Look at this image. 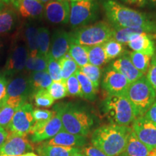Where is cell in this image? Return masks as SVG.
Listing matches in <instances>:
<instances>
[{
  "label": "cell",
  "mask_w": 156,
  "mask_h": 156,
  "mask_svg": "<svg viewBox=\"0 0 156 156\" xmlns=\"http://www.w3.org/2000/svg\"><path fill=\"white\" fill-rule=\"evenodd\" d=\"M103 7L114 28H142L147 29L151 34H156V23L147 15L115 0H105Z\"/></svg>",
  "instance_id": "6da1fadb"
},
{
  "label": "cell",
  "mask_w": 156,
  "mask_h": 156,
  "mask_svg": "<svg viewBox=\"0 0 156 156\" xmlns=\"http://www.w3.org/2000/svg\"><path fill=\"white\" fill-rule=\"evenodd\" d=\"M132 128L114 124L99 126L91 136V144L108 156H120L124 153Z\"/></svg>",
  "instance_id": "7a4b0ae2"
},
{
  "label": "cell",
  "mask_w": 156,
  "mask_h": 156,
  "mask_svg": "<svg viewBox=\"0 0 156 156\" xmlns=\"http://www.w3.org/2000/svg\"><path fill=\"white\" fill-rule=\"evenodd\" d=\"M60 116L64 131L69 133L86 136L93 125V119L88 113L72 103L55 106Z\"/></svg>",
  "instance_id": "3957f363"
},
{
  "label": "cell",
  "mask_w": 156,
  "mask_h": 156,
  "mask_svg": "<svg viewBox=\"0 0 156 156\" xmlns=\"http://www.w3.org/2000/svg\"><path fill=\"white\" fill-rule=\"evenodd\" d=\"M103 111L111 124L129 126L137 117L135 111L124 95H108L103 101Z\"/></svg>",
  "instance_id": "277c9868"
},
{
  "label": "cell",
  "mask_w": 156,
  "mask_h": 156,
  "mask_svg": "<svg viewBox=\"0 0 156 156\" xmlns=\"http://www.w3.org/2000/svg\"><path fill=\"white\" fill-rule=\"evenodd\" d=\"M124 95L131 103L136 117L145 116L155 101L156 92L146 77H143L131 83Z\"/></svg>",
  "instance_id": "5b68a950"
},
{
  "label": "cell",
  "mask_w": 156,
  "mask_h": 156,
  "mask_svg": "<svg viewBox=\"0 0 156 156\" xmlns=\"http://www.w3.org/2000/svg\"><path fill=\"white\" fill-rule=\"evenodd\" d=\"M114 28L105 22L96 23L93 25L80 28L70 34L71 44L85 46L102 45L113 39Z\"/></svg>",
  "instance_id": "8992f818"
},
{
  "label": "cell",
  "mask_w": 156,
  "mask_h": 156,
  "mask_svg": "<svg viewBox=\"0 0 156 156\" xmlns=\"http://www.w3.org/2000/svg\"><path fill=\"white\" fill-rule=\"evenodd\" d=\"M98 5L95 1H77L70 2L69 23L72 28L84 27L96 20Z\"/></svg>",
  "instance_id": "52a82bcc"
},
{
  "label": "cell",
  "mask_w": 156,
  "mask_h": 156,
  "mask_svg": "<svg viewBox=\"0 0 156 156\" xmlns=\"http://www.w3.org/2000/svg\"><path fill=\"white\" fill-rule=\"evenodd\" d=\"M33 112L34 108L30 103H25L22 105L15 113L7 131L21 136H27L30 134L35 123Z\"/></svg>",
  "instance_id": "ba28073f"
},
{
  "label": "cell",
  "mask_w": 156,
  "mask_h": 156,
  "mask_svg": "<svg viewBox=\"0 0 156 156\" xmlns=\"http://www.w3.org/2000/svg\"><path fill=\"white\" fill-rule=\"evenodd\" d=\"M130 83L122 74L111 67L105 71L102 80L103 88L108 95H124Z\"/></svg>",
  "instance_id": "9c48e42d"
},
{
  "label": "cell",
  "mask_w": 156,
  "mask_h": 156,
  "mask_svg": "<svg viewBox=\"0 0 156 156\" xmlns=\"http://www.w3.org/2000/svg\"><path fill=\"white\" fill-rule=\"evenodd\" d=\"M28 57V51L26 45L23 44H15L9 52L6 62L5 67L6 74L14 75L23 71L25 69Z\"/></svg>",
  "instance_id": "30bf717a"
},
{
  "label": "cell",
  "mask_w": 156,
  "mask_h": 156,
  "mask_svg": "<svg viewBox=\"0 0 156 156\" xmlns=\"http://www.w3.org/2000/svg\"><path fill=\"white\" fill-rule=\"evenodd\" d=\"M132 130L140 141L151 150L156 148V125L145 118L139 116L132 124Z\"/></svg>",
  "instance_id": "8fae6325"
},
{
  "label": "cell",
  "mask_w": 156,
  "mask_h": 156,
  "mask_svg": "<svg viewBox=\"0 0 156 156\" xmlns=\"http://www.w3.org/2000/svg\"><path fill=\"white\" fill-rule=\"evenodd\" d=\"M33 146L27 136H21L9 132L8 137L0 147V154L9 156H20L33 151Z\"/></svg>",
  "instance_id": "7c38bea8"
},
{
  "label": "cell",
  "mask_w": 156,
  "mask_h": 156,
  "mask_svg": "<svg viewBox=\"0 0 156 156\" xmlns=\"http://www.w3.org/2000/svg\"><path fill=\"white\" fill-rule=\"evenodd\" d=\"M44 15L50 23L67 24L69 22L70 3L69 0L50 2L44 5Z\"/></svg>",
  "instance_id": "4fadbf2b"
},
{
  "label": "cell",
  "mask_w": 156,
  "mask_h": 156,
  "mask_svg": "<svg viewBox=\"0 0 156 156\" xmlns=\"http://www.w3.org/2000/svg\"><path fill=\"white\" fill-rule=\"evenodd\" d=\"M31 94H34V90L30 77L18 75L13 78L7 85L5 98L18 99L26 103L27 99Z\"/></svg>",
  "instance_id": "5bb4252c"
},
{
  "label": "cell",
  "mask_w": 156,
  "mask_h": 156,
  "mask_svg": "<svg viewBox=\"0 0 156 156\" xmlns=\"http://www.w3.org/2000/svg\"><path fill=\"white\" fill-rule=\"evenodd\" d=\"M54 111V115L48 123L30 134L31 141L38 143L46 140H50L56 135L58 132L64 130L61 116L56 111Z\"/></svg>",
  "instance_id": "9a60e30c"
},
{
  "label": "cell",
  "mask_w": 156,
  "mask_h": 156,
  "mask_svg": "<svg viewBox=\"0 0 156 156\" xmlns=\"http://www.w3.org/2000/svg\"><path fill=\"white\" fill-rule=\"evenodd\" d=\"M70 38V34L65 30H55L51 41L48 56L56 60L63 57L69 51L71 44Z\"/></svg>",
  "instance_id": "2e32d148"
},
{
  "label": "cell",
  "mask_w": 156,
  "mask_h": 156,
  "mask_svg": "<svg viewBox=\"0 0 156 156\" xmlns=\"http://www.w3.org/2000/svg\"><path fill=\"white\" fill-rule=\"evenodd\" d=\"M155 38V34L134 35L130 38L127 45L133 51L145 54L153 57L155 54V45L154 42V39Z\"/></svg>",
  "instance_id": "e0dca14e"
},
{
  "label": "cell",
  "mask_w": 156,
  "mask_h": 156,
  "mask_svg": "<svg viewBox=\"0 0 156 156\" xmlns=\"http://www.w3.org/2000/svg\"><path fill=\"white\" fill-rule=\"evenodd\" d=\"M12 5L24 18H39L44 12V4L39 0H14Z\"/></svg>",
  "instance_id": "ac0fdd59"
},
{
  "label": "cell",
  "mask_w": 156,
  "mask_h": 156,
  "mask_svg": "<svg viewBox=\"0 0 156 156\" xmlns=\"http://www.w3.org/2000/svg\"><path fill=\"white\" fill-rule=\"evenodd\" d=\"M111 67L122 74L130 83L143 77V75L132 64L128 54H124L113 62Z\"/></svg>",
  "instance_id": "d6986e66"
},
{
  "label": "cell",
  "mask_w": 156,
  "mask_h": 156,
  "mask_svg": "<svg viewBox=\"0 0 156 156\" xmlns=\"http://www.w3.org/2000/svg\"><path fill=\"white\" fill-rule=\"evenodd\" d=\"M87 142L86 137L74 134L62 130L46 142L47 145L63 146V147L80 148L84 147Z\"/></svg>",
  "instance_id": "ffe728a7"
},
{
  "label": "cell",
  "mask_w": 156,
  "mask_h": 156,
  "mask_svg": "<svg viewBox=\"0 0 156 156\" xmlns=\"http://www.w3.org/2000/svg\"><path fill=\"white\" fill-rule=\"evenodd\" d=\"M151 151V148L138 139L132 129L123 155L125 156H148Z\"/></svg>",
  "instance_id": "44dd1931"
},
{
  "label": "cell",
  "mask_w": 156,
  "mask_h": 156,
  "mask_svg": "<svg viewBox=\"0 0 156 156\" xmlns=\"http://www.w3.org/2000/svg\"><path fill=\"white\" fill-rule=\"evenodd\" d=\"M37 151L41 156H71L80 151V148L49 145L43 143L37 147Z\"/></svg>",
  "instance_id": "7402d4cb"
},
{
  "label": "cell",
  "mask_w": 156,
  "mask_h": 156,
  "mask_svg": "<svg viewBox=\"0 0 156 156\" xmlns=\"http://www.w3.org/2000/svg\"><path fill=\"white\" fill-rule=\"evenodd\" d=\"M113 39L122 44H127L130 38L134 35L141 34H151L149 30L142 28H113Z\"/></svg>",
  "instance_id": "603a6c76"
},
{
  "label": "cell",
  "mask_w": 156,
  "mask_h": 156,
  "mask_svg": "<svg viewBox=\"0 0 156 156\" xmlns=\"http://www.w3.org/2000/svg\"><path fill=\"white\" fill-rule=\"evenodd\" d=\"M25 36L28 56L34 57L38 55V28L34 25H28L25 28Z\"/></svg>",
  "instance_id": "cb8c5ba5"
},
{
  "label": "cell",
  "mask_w": 156,
  "mask_h": 156,
  "mask_svg": "<svg viewBox=\"0 0 156 156\" xmlns=\"http://www.w3.org/2000/svg\"><path fill=\"white\" fill-rule=\"evenodd\" d=\"M17 15L12 9H4L0 11V34H7L15 28Z\"/></svg>",
  "instance_id": "d4e9b609"
},
{
  "label": "cell",
  "mask_w": 156,
  "mask_h": 156,
  "mask_svg": "<svg viewBox=\"0 0 156 156\" xmlns=\"http://www.w3.org/2000/svg\"><path fill=\"white\" fill-rule=\"evenodd\" d=\"M86 48L88 54L89 64L100 67L109 62L103 44L93 46H86Z\"/></svg>",
  "instance_id": "484cf974"
},
{
  "label": "cell",
  "mask_w": 156,
  "mask_h": 156,
  "mask_svg": "<svg viewBox=\"0 0 156 156\" xmlns=\"http://www.w3.org/2000/svg\"><path fill=\"white\" fill-rule=\"evenodd\" d=\"M75 75L80 84L82 95H83L82 98L89 101L95 100L97 90L95 88L92 82L79 69L76 72Z\"/></svg>",
  "instance_id": "4316f807"
},
{
  "label": "cell",
  "mask_w": 156,
  "mask_h": 156,
  "mask_svg": "<svg viewBox=\"0 0 156 156\" xmlns=\"http://www.w3.org/2000/svg\"><path fill=\"white\" fill-rule=\"evenodd\" d=\"M30 80L33 90H34V93L40 89L47 90L53 82L48 71L32 73L30 77Z\"/></svg>",
  "instance_id": "83f0119b"
},
{
  "label": "cell",
  "mask_w": 156,
  "mask_h": 156,
  "mask_svg": "<svg viewBox=\"0 0 156 156\" xmlns=\"http://www.w3.org/2000/svg\"><path fill=\"white\" fill-rule=\"evenodd\" d=\"M58 62L61 67L62 80L64 83H65L68 78L75 75L77 69H79L78 68L79 67L69 53L66 54L63 57L60 58Z\"/></svg>",
  "instance_id": "f1b7e54d"
},
{
  "label": "cell",
  "mask_w": 156,
  "mask_h": 156,
  "mask_svg": "<svg viewBox=\"0 0 156 156\" xmlns=\"http://www.w3.org/2000/svg\"><path fill=\"white\" fill-rule=\"evenodd\" d=\"M68 53L75 60L80 68L89 64L88 54H87L86 46L71 44Z\"/></svg>",
  "instance_id": "f546056e"
},
{
  "label": "cell",
  "mask_w": 156,
  "mask_h": 156,
  "mask_svg": "<svg viewBox=\"0 0 156 156\" xmlns=\"http://www.w3.org/2000/svg\"><path fill=\"white\" fill-rule=\"evenodd\" d=\"M33 115L35 120L34 126L31 128L30 134H31L38 130V129L44 126L46 123H48L54 115V111H50L47 109L35 108L33 112Z\"/></svg>",
  "instance_id": "4dcf8cb0"
},
{
  "label": "cell",
  "mask_w": 156,
  "mask_h": 156,
  "mask_svg": "<svg viewBox=\"0 0 156 156\" xmlns=\"http://www.w3.org/2000/svg\"><path fill=\"white\" fill-rule=\"evenodd\" d=\"M129 56L134 67L139 70L142 75H144L147 73L150 64H151L152 56L135 51L130 52L129 54Z\"/></svg>",
  "instance_id": "1f68e13d"
},
{
  "label": "cell",
  "mask_w": 156,
  "mask_h": 156,
  "mask_svg": "<svg viewBox=\"0 0 156 156\" xmlns=\"http://www.w3.org/2000/svg\"><path fill=\"white\" fill-rule=\"evenodd\" d=\"M51 44L50 32L48 28L40 27L38 28V54L48 56Z\"/></svg>",
  "instance_id": "d6a6232c"
},
{
  "label": "cell",
  "mask_w": 156,
  "mask_h": 156,
  "mask_svg": "<svg viewBox=\"0 0 156 156\" xmlns=\"http://www.w3.org/2000/svg\"><path fill=\"white\" fill-rule=\"evenodd\" d=\"M103 45L109 62L124 55L123 54L124 52V48L123 46L124 44L116 41L114 39H111Z\"/></svg>",
  "instance_id": "836d02e7"
},
{
  "label": "cell",
  "mask_w": 156,
  "mask_h": 156,
  "mask_svg": "<svg viewBox=\"0 0 156 156\" xmlns=\"http://www.w3.org/2000/svg\"><path fill=\"white\" fill-rule=\"evenodd\" d=\"M48 67V56L37 55L34 57L28 56L27 58L25 68L28 70L34 72L47 71Z\"/></svg>",
  "instance_id": "e575fe53"
},
{
  "label": "cell",
  "mask_w": 156,
  "mask_h": 156,
  "mask_svg": "<svg viewBox=\"0 0 156 156\" xmlns=\"http://www.w3.org/2000/svg\"><path fill=\"white\" fill-rule=\"evenodd\" d=\"M79 69L92 82L95 88L98 90L100 85V80L101 77V67L88 64L84 67L79 68Z\"/></svg>",
  "instance_id": "d590c367"
},
{
  "label": "cell",
  "mask_w": 156,
  "mask_h": 156,
  "mask_svg": "<svg viewBox=\"0 0 156 156\" xmlns=\"http://www.w3.org/2000/svg\"><path fill=\"white\" fill-rule=\"evenodd\" d=\"M17 109L3 103H0V126L7 130Z\"/></svg>",
  "instance_id": "8d00e7d4"
},
{
  "label": "cell",
  "mask_w": 156,
  "mask_h": 156,
  "mask_svg": "<svg viewBox=\"0 0 156 156\" xmlns=\"http://www.w3.org/2000/svg\"><path fill=\"white\" fill-rule=\"evenodd\" d=\"M35 104L38 107L48 108L54 104V100L46 89H40L34 93Z\"/></svg>",
  "instance_id": "74e56055"
},
{
  "label": "cell",
  "mask_w": 156,
  "mask_h": 156,
  "mask_svg": "<svg viewBox=\"0 0 156 156\" xmlns=\"http://www.w3.org/2000/svg\"><path fill=\"white\" fill-rule=\"evenodd\" d=\"M47 90L54 101L64 98L67 95V87L63 81L52 82Z\"/></svg>",
  "instance_id": "f35d334b"
},
{
  "label": "cell",
  "mask_w": 156,
  "mask_h": 156,
  "mask_svg": "<svg viewBox=\"0 0 156 156\" xmlns=\"http://www.w3.org/2000/svg\"><path fill=\"white\" fill-rule=\"evenodd\" d=\"M47 71L53 82H62L61 67L58 60H56L48 56Z\"/></svg>",
  "instance_id": "ab89813d"
},
{
  "label": "cell",
  "mask_w": 156,
  "mask_h": 156,
  "mask_svg": "<svg viewBox=\"0 0 156 156\" xmlns=\"http://www.w3.org/2000/svg\"><path fill=\"white\" fill-rule=\"evenodd\" d=\"M65 85L66 87H67V95H71V96H83L82 95L80 84L78 81L75 74L68 78L67 80L65 81Z\"/></svg>",
  "instance_id": "60d3db41"
},
{
  "label": "cell",
  "mask_w": 156,
  "mask_h": 156,
  "mask_svg": "<svg viewBox=\"0 0 156 156\" xmlns=\"http://www.w3.org/2000/svg\"><path fill=\"white\" fill-rule=\"evenodd\" d=\"M146 78L156 92V53L152 57Z\"/></svg>",
  "instance_id": "b9f144b4"
},
{
  "label": "cell",
  "mask_w": 156,
  "mask_h": 156,
  "mask_svg": "<svg viewBox=\"0 0 156 156\" xmlns=\"http://www.w3.org/2000/svg\"><path fill=\"white\" fill-rule=\"evenodd\" d=\"M80 152L85 156H108L92 145L85 146Z\"/></svg>",
  "instance_id": "7bdbcfd3"
},
{
  "label": "cell",
  "mask_w": 156,
  "mask_h": 156,
  "mask_svg": "<svg viewBox=\"0 0 156 156\" xmlns=\"http://www.w3.org/2000/svg\"><path fill=\"white\" fill-rule=\"evenodd\" d=\"M7 85L8 83L6 77L4 75H0V103L2 102L7 95Z\"/></svg>",
  "instance_id": "ee69618b"
},
{
  "label": "cell",
  "mask_w": 156,
  "mask_h": 156,
  "mask_svg": "<svg viewBox=\"0 0 156 156\" xmlns=\"http://www.w3.org/2000/svg\"><path fill=\"white\" fill-rule=\"evenodd\" d=\"M144 116L156 125V101H155L151 108L148 109Z\"/></svg>",
  "instance_id": "f6af8a7d"
},
{
  "label": "cell",
  "mask_w": 156,
  "mask_h": 156,
  "mask_svg": "<svg viewBox=\"0 0 156 156\" xmlns=\"http://www.w3.org/2000/svg\"><path fill=\"white\" fill-rule=\"evenodd\" d=\"M9 132L2 126H0V147L4 145L7 137H8Z\"/></svg>",
  "instance_id": "bcb514c9"
},
{
  "label": "cell",
  "mask_w": 156,
  "mask_h": 156,
  "mask_svg": "<svg viewBox=\"0 0 156 156\" xmlns=\"http://www.w3.org/2000/svg\"><path fill=\"white\" fill-rule=\"evenodd\" d=\"M41 2H42L43 4H46L48 2H59V1H64V0H39Z\"/></svg>",
  "instance_id": "7dc6e473"
},
{
  "label": "cell",
  "mask_w": 156,
  "mask_h": 156,
  "mask_svg": "<svg viewBox=\"0 0 156 156\" xmlns=\"http://www.w3.org/2000/svg\"><path fill=\"white\" fill-rule=\"evenodd\" d=\"M20 156H38L36 154H35L34 153H31V152H30V153H27L25 154H23V155H20Z\"/></svg>",
  "instance_id": "c3c4849f"
},
{
  "label": "cell",
  "mask_w": 156,
  "mask_h": 156,
  "mask_svg": "<svg viewBox=\"0 0 156 156\" xmlns=\"http://www.w3.org/2000/svg\"><path fill=\"white\" fill-rule=\"evenodd\" d=\"M122 1H124V2H126V3L134 4V3H136V2H137V0H122Z\"/></svg>",
  "instance_id": "681fc988"
},
{
  "label": "cell",
  "mask_w": 156,
  "mask_h": 156,
  "mask_svg": "<svg viewBox=\"0 0 156 156\" xmlns=\"http://www.w3.org/2000/svg\"><path fill=\"white\" fill-rule=\"evenodd\" d=\"M148 156H156V148L152 150Z\"/></svg>",
  "instance_id": "f907efd6"
},
{
  "label": "cell",
  "mask_w": 156,
  "mask_h": 156,
  "mask_svg": "<svg viewBox=\"0 0 156 156\" xmlns=\"http://www.w3.org/2000/svg\"><path fill=\"white\" fill-rule=\"evenodd\" d=\"M0 2H2L5 3V4H10V3H13L14 0H0Z\"/></svg>",
  "instance_id": "816d5d0a"
},
{
  "label": "cell",
  "mask_w": 156,
  "mask_h": 156,
  "mask_svg": "<svg viewBox=\"0 0 156 156\" xmlns=\"http://www.w3.org/2000/svg\"><path fill=\"white\" fill-rule=\"evenodd\" d=\"M71 156H85V155H84L80 151V152H77V153H74L73 155H72Z\"/></svg>",
  "instance_id": "f5cc1de1"
},
{
  "label": "cell",
  "mask_w": 156,
  "mask_h": 156,
  "mask_svg": "<svg viewBox=\"0 0 156 156\" xmlns=\"http://www.w3.org/2000/svg\"><path fill=\"white\" fill-rule=\"evenodd\" d=\"M4 9H5V5H4L3 2H0V11H2Z\"/></svg>",
  "instance_id": "db71d44e"
},
{
  "label": "cell",
  "mask_w": 156,
  "mask_h": 156,
  "mask_svg": "<svg viewBox=\"0 0 156 156\" xmlns=\"http://www.w3.org/2000/svg\"><path fill=\"white\" fill-rule=\"evenodd\" d=\"M150 3L153 4V5H156V0H148Z\"/></svg>",
  "instance_id": "11a10c76"
},
{
  "label": "cell",
  "mask_w": 156,
  "mask_h": 156,
  "mask_svg": "<svg viewBox=\"0 0 156 156\" xmlns=\"http://www.w3.org/2000/svg\"><path fill=\"white\" fill-rule=\"evenodd\" d=\"M146 0H137V2H139V4H143L145 2Z\"/></svg>",
  "instance_id": "9f6ffc18"
},
{
  "label": "cell",
  "mask_w": 156,
  "mask_h": 156,
  "mask_svg": "<svg viewBox=\"0 0 156 156\" xmlns=\"http://www.w3.org/2000/svg\"><path fill=\"white\" fill-rule=\"evenodd\" d=\"M71 2H77V1H94V0H70Z\"/></svg>",
  "instance_id": "6f0895ef"
},
{
  "label": "cell",
  "mask_w": 156,
  "mask_h": 156,
  "mask_svg": "<svg viewBox=\"0 0 156 156\" xmlns=\"http://www.w3.org/2000/svg\"><path fill=\"white\" fill-rule=\"evenodd\" d=\"M0 156H9V155H1V154H0Z\"/></svg>",
  "instance_id": "680465c9"
},
{
  "label": "cell",
  "mask_w": 156,
  "mask_h": 156,
  "mask_svg": "<svg viewBox=\"0 0 156 156\" xmlns=\"http://www.w3.org/2000/svg\"><path fill=\"white\" fill-rule=\"evenodd\" d=\"M120 156H125V155H123V154H122V155H121Z\"/></svg>",
  "instance_id": "91938a15"
},
{
  "label": "cell",
  "mask_w": 156,
  "mask_h": 156,
  "mask_svg": "<svg viewBox=\"0 0 156 156\" xmlns=\"http://www.w3.org/2000/svg\"><path fill=\"white\" fill-rule=\"evenodd\" d=\"M2 47V45H0V48H1Z\"/></svg>",
  "instance_id": "94428289"
},
{
  "label": "cell",
  "mask_w": 156,
  "mask_h": 156,
  "mask_svg": "<svg viewBox=\"0 0 156 156\" xmlns=\"http://www.w3.org/2000/svg\"><path fill=\"white\" fill-rule=\"evenodd\" d=\"M155 50H156V48H155ZM155 53H156V52H155Z\"/></svg>",
  "instance_id": "6125c7cd"
}]
</instances>
